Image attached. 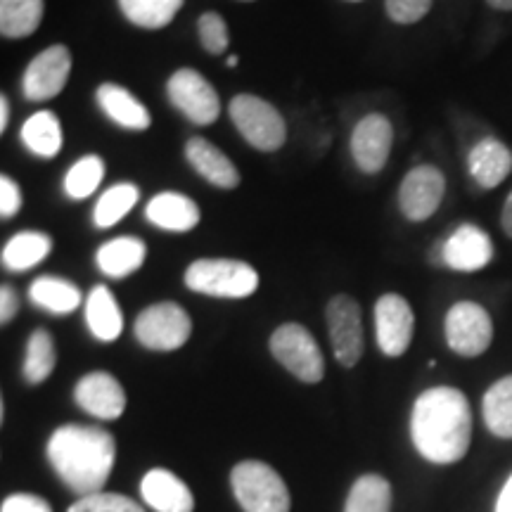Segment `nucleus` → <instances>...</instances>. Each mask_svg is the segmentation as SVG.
<instances>
[{
    "label": "nucleus",
    "instance_id": "nucleus-1",
    "mask_svg": "<svg viewBox=\"0 0 512 512\" xmlns=\"http://www.w3.org/2000/svg\"><path fill=\"white\" fill-rule=\"evenodd\" d=\"M411 439L420 456L434 465L463 460L472 441L467 396L456 387H432L422 392L413 406Z\"/></svg>",
    "mask_w": 512,
    "mask_h": 512
},
{
    "label": "nucleus",
    "instance_id": "nucleus-2",
    "mask_svg": "<svg viewBox=\"0 0 512 512\" xmlns=\"http://www.w3.org/2000/svg\"><path fill=\"white\" fill-rule=\"evenodd\" d=\"M48 463L74 494L91 496L105 489L117 460V441L93 425H62L46 444Z\"/></svg>",
    "mask_w": 512,
    "mask_h": 512
},
{
    "label": "nucleus",
    "instance_id": "nucleus-3",
    "mask_svg": "<svg viewBox=\"0 0 512 512\" xmlns=\"http://www.w3.org/2000/svg\"><path fill=\"white\" fill-rule=\"evenodd\" d=\"M185 285L216 299H247L259 290V273L247 261L197 259L185 268Z\"/></svg>",
    "mask_w": 512,
    "mask_h": 512
},
{
    "label": "nucleus",
    "instance_id": "nucleus-4",
    "mask_svg": "<svg viewBox=\"0 0 512 512\" xmlns=\"http://www.w3.org/2000/svg\"><path fill=\"white\" fill-rule=\"evenodd\" d=\"M235 501L245 512H290L292 498L285 479L261 460H242L230 472Z\"/></svg>",
    "mask_w": 512,
    "mask_h": 512
},
{
    "label": "nucleus",
    "instance_id": "nucleus-5",
    "mask_svg": "<svg viewBox=\"0 0 512 512\" xmlns=\"http://www.w3.org/2000/svg\"><path fill=\"white\" fill-rule=\"evenodd\" d=\"M230 121L254 150L275 152L285 145L287 124L271 102L252 93H240L230 100Z\"/></svg>",
    "mask_w": 512,
    "mask_h": 512
},
{
    "label": "nucleus",
    "instance_id": "nucleus-6",
    "mask_svg": "<svg viewBox=\"0 0 512 512\" xmlns=\"http://www.w3.org/2000/svg\"><path fill=\"white\" fill-rule=\"evenodd\" d=\"M271 354L287 373L306 384H318L325 377V358L318 342L304 325L285 323L271 335Z\"/></svg>",
    "mask_w": 512,
    "mask_h": 512
},
{
    "label": "nucleus",
    "instance_id": "nucleus-7",
    "mask_svg": "<svg viewBox=\"0 0 512 512\" xmlns=\"http://www.w3.org/2000/svg\"><path fill=\"white\" fill-rule=\"evenodd\" d=\"M136 339L150 351H176L192 335L190 313L176 302H157L138 313Z\"/></svg>",
    "mask_w": 512,
    "mask_h": 512
},
{
    "label": "nucleus",
    "instance_id": "nucleus-8",
    "mask_svg": "<svg viewBox=\"0 0 512 512\" xmlns=\"http://www.w3.org/2000/svg\"><path fill=\"white\" fill-rule=\"evenodd\" d=\"M166 98L185 119L197 126L214 124L221 114V98L216 88L192 67H181L169 76Z\"/></svg>",
    "mask_w": 512,
    "mask_h": 512
},
{
    "label": "nucleus",
    "instance_id": "nucleus-9",
    "mask_svg": "<svg viewBox=\"0 0 512 512\" xmlns=\"http://www.w3.org/2000/svg\"><path fill=\"white\" fill-rule=\"evenodd\" d=\"M446 344L453 354L477 358L494 342V323L489 311L477 302H456L444 320Z\"/></svg>",
    "mask_w": 512,
    "mask_h": 512
},
{
    "label": "nucleus",
    "instance_id": "nucleus-10",
    "mask_svg": "<svg viewBox=\"0 0 512 512\" xmlns=\"http://www.w3.org/2000/svg\"><path fill=\"white\" fill-rule=\"evenodd\" d=\"M325 320H328V335L332 351L339 366L354 368L363 356V313L361 306L349 294H337L325 306Z\"/></svg>",
    "mask_w": 512,
    "mask_h": 512
},
{
    "label": "nucleus",
    "instance_id": "nucleus-11",
    "mask_svg": "<svg viewBox=\"0 0 512 512\" xmlns=\"http://www.w3.org/2000/svg\"><path fill=\"white\" fill-rule=\"evenodd\" d=\"M415 332V313L401 294L387 292L375 304L377 347L384 356L399 358L408 351Z\"/></svg>",
    "mask_w": 512,
    "mask_h": 512
},
{
    "label": "nucleus",
    "instance_id": "nucleus-12",
    "mask_svg": "<svg viewBox=\"0 0 512 512\" xmlns=\"http://www.w3.org/2000/svg\"><path fill=\"white\" fill-rule=\"evenodd\" d=\"M446 178L437 166L420 164L403 176L399 188V209L408 221L420 223L437 214L444 200Z\"/></svg>",
    "mask_w": 512,
    "mask_h": 512
},
{
    "label": "nucleus",
    "instance_id": "nucleus-13",
    "mask_svg": "<svg viewBox=\"0 0 512 512\" xmlns=\"http://www.w3.org/2000/svg\"><path fill=\"white\" fill-rule=\"evenodd\" d=\"M72 74V53L67 46H50L41 50L24 69V98L31 102H48L62 93Z\"/></svg>",
    "mask_w": 512,
    "mask_h": 512
},
{
    "label": "nucleus",
    "instance_id": "nucleus-14",
    "mask_svg": "<svg viewBox=\"0 0 512 512\" xmlns=\"http://www.w3.org/2000/svg\"><path fill=\"white\" fill-rule=\"evenodd\" d=\"M394 143V126L384 114H366L351 133V157L363 174H380L389 162Z\"/></svg>",
    "mask_w": 512,
    "mask_h": 512
},
{
    "label": "nucleus",
    "instance_id": "nucleus-15",
    "mask_svg": "<svg viewBox=\"0 0 512 512\" xmlns=\"http://www.w3.org/2000/svg\"><path fill=\"white\" fill-rule=\"evenodd\" d=\"M74 401L81 411L98 420H117L126 411V392L121 382L107 370L83 375L74 387Z\"/></svg>",
    "mask_w": 512,
    "mask_h": 512
},
{
    "label": "nucleus",
    "instance_id": "nucleus-16",
    "mask_svg": "<svg viewBox=\"0 0 512 512\" xmlns=\"http://www.w3.org/2000/svg\"><path fill=\"white\" fill-rule=\"evenodd\" d=\"M494 245L491 238L475 223H463L453 230V235L444 242V266L460 273L482 271L491 264Z\"/></svg>",
    "mask_w": 512,
    "mask_h": 512
},
{
    "label": "nucleus",
    "instance_id": "nucleus-17",
    "mask_svg": "<svg viewBox=\"0 0 512 512\" xmlns=\"http://www.w3.org/2000/svg\"><path fill=\"white\" fill-rule=\"evenodd\" d=\"M140 496L155 512H192L195 496L181 477L166 467H152L140 479Z\"/></svg>",
    "mask_w": 512,
    "mask_h": 512
},
{
    "label": "nucleus",
    "instance_id": "nucleus-18",
    "mask_svg": "<svg viewBox=\"0 0 512 512\" xmlns=\"http://www.w3.org/2000/svg\"><path fill=\"white\" fill-rule=\"evenodd\" d=\"M185 159L192 169L200 174L204 181L216 185L221 190H233L240 185V171L238 166L230 162L226 152H221L219 147L211 145L207 138H190L185 143Z\"/></svg>",
    "mask_w": 512,
    "mask_h": 512
},
{
    "label": "nucleus",
    "instance_id": "nucleus-19",
    "mask_svg": "<svg viewBox=\"0 0 512 512\" xmlns=\"http://www.w3.org/2000/svg\"><path fill=\"white\" fill-rule=\"evenodd\" d=\"M145 219L155 228L169 230V233H188V230L197 228V223L202 219V211L192 197L166 190L147 202Z\"/></svg>",
    "mask_w": 512,
    "mask_h": 512
},
{
    "label": "nucleus",
    "instance_id": "nucleus-20",
    "mask_svg": "<svg viewBox=\"0 0 512 512\" xmlns=\"http://www.w3.org/2000/svg\"><path fill=\"white\" fill-rule=\"evenodd\" d=\"M95 98H98L102 114L117 126L128 128V131H147L150 128L152 117L147 107L119 83H100Z\"/></svg>",
    "mask_w": 512,
    "mask_h": 512
},
{
    "label": "nucleus",
    "instance_id": "nucleus-21",
    "mask_svg": "<svg viewBox=\"0 0 512 512\" xmlns=\"http://www.w3.org/2000/svg\"><path fill=\"white\" fill-rule=\"evenodd\" d=\"M467 171L484 190L498 188L512 171V152L498 138H484L467 155Z\"/></svg>",
    "mask_w": 512,
    "mask_h": 512
},
{
    "label": "nucleus",
    "instance_id": "nucleus-22",
    "mask_svg": "<svg viewBox=\"0 0 512 512\" xmlns=\"http://www.w3.org/2000/svg\"><path fill=\"white\" fill-rule=\"evenodd\" d=\"M145 256L147 247L143 240L133 238V235H121V238L105 242V245L98 249L95 261H98V268L107 275V278L121 280L140 271L145 264Z\"/></svg>",
    "mask_w": 512,
    "mask_h": 512
},
{
    "label": "nucleus",
    "instance_id": "nucleus-23",
    "mask_svg": "<svg viewBox=\"0 0 512 512\" xmlns=\"http://www.w3.org/2000/svg\"><path fill=\"white\" fill-rule=\"evenodd\" d=\"M86 325L98 342H117L124 330V316L110 287L95 285L86 297Z\"/></svg>",
    "mask_w": 512,
    "mask_h": 512
},
{
    "label": "nucleus",
    "instance_id": "nucleus-24",
    "mask_svg": "<svg viewBox=\"0 0 512 512\" xmlns=\"http://www.w3.org/2000/svg\"><path fill=\"white\" fill-rule=\"evenodd\" d=\"M29 299L38 309L55 313V316H67V313L79 309L83 294L69 280L57 278V275H41L29 285Z\"/></svg>",
    "mask_w": 512,
    "mask_h": 512
},
{
    "label": "nucleus",
    "instance_id": "nucleus-25",
    "mask_svg": "<svg viewBox=\"0 0 512 512\" xmlns=\"http://www.w3.org/2000/svg\"><path fill=\"white\" fill-rule=\"evenodd\" d=\"M53 252V238L46 233H38V230H24V233L12 235V238L3 245V266L8 271L24 273L29 268L41 264L43 259H48V254Z\"/></svg>",
    "mask_w": 512,
    "mask_h": 512
},
{
    "label": "nucleus",
    "instance_id": "nucleus-26",
    "mask_svg": "<svg viewBox=\"0 0 512 512\" xmlns=\"http://www.w3.org/2000/svg\"><path fill=\"white\" fill-rule=\"evenodd\" d=\"M22 143L41 159H53L62 150V124L53 112L41 110L24 121Z\"/></svg>",
    "mask_w": 512,
    "mask_h": 512
},
{
    "label": "nucleus",
    "instance_id": "nucleus-27",
    "mask_svg": "<svg viewBox=\"0 0 512 512\" xmlns=\"http://www.w3.org/2000/svg\"><path fill=\"white\" fill-rule=\"evenodd\" d=\"M484 425L498 439H512V375H505L501 380L486 389L482 399Z\"/></svg>",
    "mask_w": 512,
    "mask_h": 512
},
{
    "label": "nucleus",
    "instance_id": "nucleus-28",
    "mask_svg": "<svg viewBox=\"0 0 512 512\" xmlns=\"http://www.w3.org/2000/svg\"><path fill=\"white\" fill-rule=\"evenodd\" d=\"M392 484L382 475L368 472L361 475L349 489L344 512H392Z\"/></svg>",
    "mask_w": 512,
    "mask_h": 512
},
{
    "label": "nucleus",
    "instance_id": "nucleus-29",
    "mask_svg": "<svg viewBox=\"0 0 512 512\" xmlns=\"http://www.w3.org/2000/svg\"><path fill=\"white\" fill-rule=\"evenodd\" d=\"M43 0H0V34L5 38H27L41 27Z\"/></svg>",
    "mask_w": 512,
    "mask_h": 512
},
{
    "label": "nucleus",
    "instance_id": "nucleus-30",
    "mask_svg": "<svg viewBox=\"0 0 512 512\" xmlns=\"http://www.w3.org/2000/svg\"><path fill=\"white\" fill-rule=\"evenodd\" d=\"M185 0H119V8L140 29H164L174 22Z\"/></svg>",
    "mask_w": 512,
    "mask_h": 512
},
{
    "label": "nucleus",
    "instance_id": "nucleus-31",
    "mask_svg": "<svg viewBox=\"0 0 512 512\" xmlns=\"http://www.w3.org/2000/svg\"><path fill=\"white\" fill-rule=\"evenodd\" d=\"M57 366L55 339L48 330L38 328L31 332L27 342V354H24V380L27 384L46 382Z\"/></svg>",
    "mask_w": 512,
    "mask_h": 512
},
{
    "label": "nucleus",
    "instance_id": "nucleus-32",
    "mask_svg": "<svg viewBox=\"0 0 512 512\" xmlns=\"http://www.w3.org/2000/svg\"><path fill=\"white\" fill-rule=\"evenodd\" d=\"M140 200V190L138 185L133 183H117L112 188H107L100 195L98 204L93 209V221L95 228L105 230L117 226V223L124 219V216L136 207Z\"/></svg>",
    "mask_w": 512,
    "mask_h": 512
},
{
    "label": "nucleus",
    "instance_id": "nucleus-33",
    "mask_svg": "<svg viewBox=\"0 0 512 512\" xmlns=\"http://www.w3.org/2000/svg\"><path fill=\"white\" fill-rule=\"evenodd\" d=\"M102 178H105V162H102V157L86 155L79 162H74L72 169L64 174V192H67L69 200L81 202L100 188Z\"/></svg>",
    "mask_w": 512,
    "mask_h": 512
},
{
    "label": "nucleus",
    "instance_id": "nucleus-34",
    "mask_svg": "<svg viewBox=\"0 0 512 512\" xmlns=\"http://www.w3.org/2000/svg\"><path fill=\"white\" fill-rule=\"evenodd\" d=\"M197 34H200L202 48L209 55H221L230 43L228 24L219 12H204L200 22H197Z\"/></svg>",
    "mask_w": 512,
    "mask_h": 512
},
{
    "label": "nucleus",
    "instance_id": "nucleus-35",
    "mask_svg": "<svg viewBox=\"0 0 512 512\" xmlns=\"http://www.w3.org/2000/svg\"><path fill=\"white\" fill-rule=\"evenodd\" d=\"M67 512H145V510L140 508L136 501H131L128 496L100 491V494L81 496Z\"/></svg>",
    "mask_w": 512,
    "mask_h": 512
},
{
    "label": "nucleus",
    "instance_id": "nucleus-36",
    "mask_svg": "<svg viewBox=\"0 0 512 512\" xmlns=\"http://www.w3.org/2000/svg\"><path fill=\"white\" fill-rule=\"evenodd\" d=\"M387 15L396 24H415L432 8V0H384Z\"/></svg>",
    "mask_w": 512,
    "mask_h": 512
},
{
    "label": "nucleus",
    "instance_id": "nucleus-37",
    "mask_svg": "<svg viewBox=\"0 0 512 512\" xmlns=\"http://www.w3.org/2000/svg\"><path fill=\"white\" fill-rule=\"evenodd\" d=\"M19 209H22V190L10 176H0V219H12Z\"/></svg>",
    "mask_w": 512,
    "mask_h": 512
},
{
    "label": "nucleus",
    "instance_id": "nucleus-38",
    "mask_svg": "<svg viewBox=\"0 0 512 512\" xmlns=\"http://www.w3.org/2000/svg\"><path fill=\"white\" fill-rule=\"evenodd\" d=\"M0 512H53V505L36 494H12L0 505Z\"/></svg>",
    "mask_w": 512,
    "mask_h": 512
},
{
    "label": "nucleus",
    "instance_id": "nucleus-39",
    "mask_svg": "<svg viewBox=\"0 0 512 512\" xmlns=\"http://www.w3.org/2000/svg\"><path fill=\"white\" fill-rule=\"evenodd\" d=\"M19 311V297L17 290L12 285L0 287V323L8 325L10 320H15Z\"/></svg>",
    "mask_w": 512,
    "mask_h": 512
},
{
    "label": "nucleus",
    "instance_id": "nucleus-40",
    "mask_svg": "<svg viewBox=\"0 0 512 512\" xmlns=\"http://www.w3.org/2000/svg\"><path fill=\"white\" fill-rule=\"evenodd\" d=\"M496 512H512V475L501 489V496H498V503H496Z\"/></svg>",
    "mask_w": 512,
    "mask_h": 512
},
{
    "label": "nucleus",
    "instance_id": "nucleus-41",
    "mask_svg": "<svg viewBox=\"0 0 512 512\" xmlns=\"http://www.w3.org/2000/svg\"><path fill=\"white\" fill-rule=\"evenodd\" d=\"M501 226H503V233L512 240V190H510V195L505 197V204L501 211Z\"/></svg>",
    "mask_w": 512,
    "mask_h": 512
},
{
    "label": "nucleus",
    "instance_id": "nucleus-42",
    "mask_svg": "<svg viewBox=\"0 0 512 512\" xmlns=\"http://www.w3.org/2000/svg\"><path fill=\"white\" fill-rule=\"evenodd\" d=\"M10 124V100L8 95H0V131H5Z\"/></svg>",
    "mask_w": 512,
    "mask_h": 512
},
{
    "label": "nucleus",
    "instance_id": "nucleus-43",
    "mask_svg": "<svg viewBox=\"0 0 512 512\" xmlns=\"http://www.w3.org/2000/svg\"><path fill=\"white\" fill-rule=\"evenodd\" d=\"M486 3H489L494 10H503V12L512 10V0H486Z\"/></svg>",
    "mask_w": 512,
    "mask_h": 512
},
{
    "label": "nucleus",
    "instance_id": "nucleus-44",
    "mask_svg": "<svg viewBox=\"0 0 512 512\" xmlns=\"http://www.w3.org/2000/svg\"><path fill=\"white\" fill-rule=\"evenodd\" d=\"M238 64H240V57H238V55H228V60H226V67L233 69V67H238Z\"/></svg>",
    "mask_w": 512,
    "mask_h": 512
},
{
    "label": "nucleus",
    "instance_id": "nucleus-45",
    "mask_svg": "<svg viewBox=\"0 0 512 512\" xmlns=\"http://www.w3.org/2000/svg\"><path fill=\"white\" fill-rule=\"evenodd\" d=\"M245 3H249V0H245Z\"/></svg>",
    "mask_w": 512,
    "mask_h": 512
}]
</instances>
